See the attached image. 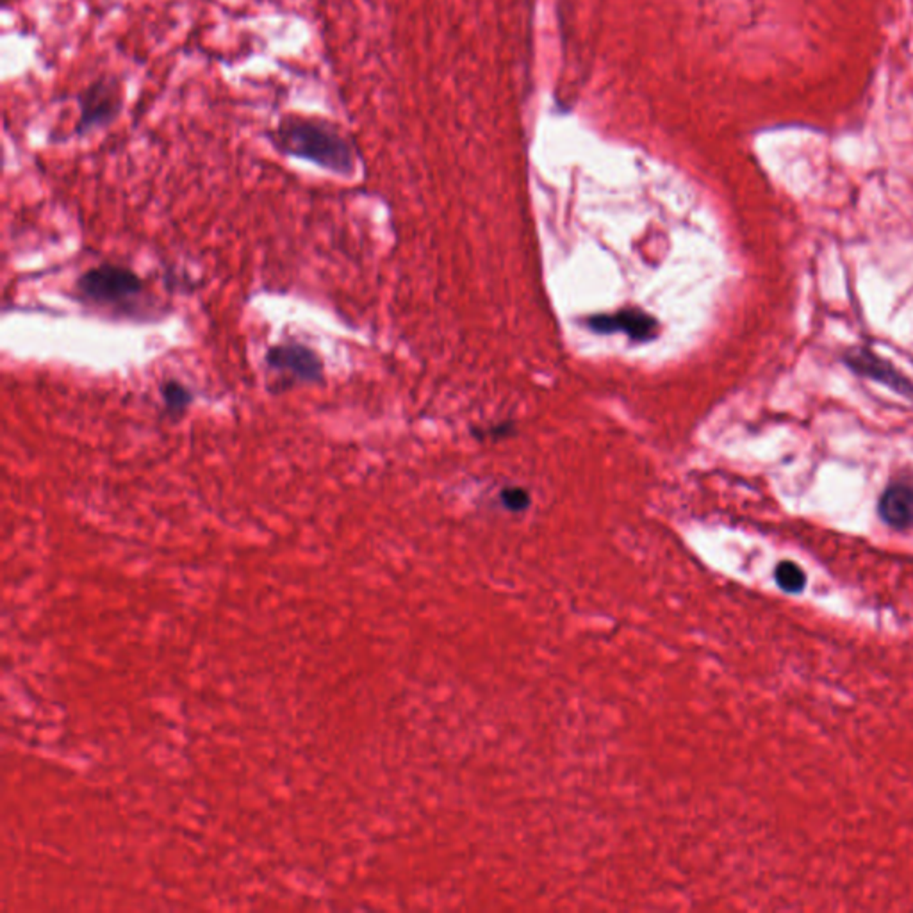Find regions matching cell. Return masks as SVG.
<instances>
[{"instance_id":"obj_1","label":"cell","mask_w":913,"mask_h":913,"mask_svg":"<svg viewBox=\"0 0 913 913\" xmlns=\"http://www.w3.org/2000/svg\"><path fill=\"white\" fill-rule=\"evenodd\" d=\"M267 138L278 154L309 161L334 176L354 177L357 170L356 147L336 123L325 118L284 114Z\"/></svg>"},{"instance_id":"obj_2","label":"cell","mask_w":913,"mask_h":913,"mask_svg":"<svg viewBox=\"0 0 913 913\" xmlns=\"http://www.w3.org/2000/svg\"><path fill=\"white\" fill-rule=\"evenodd\" d=\"M76 102L79 116L74 125V134L85 138L107 129L120 116L123 109V85L116 76H98L77 93Z\"/></svg>"},{"instance_id":"obj_3","label":"cell","mask_w":913,"mask_h":913,"mask_svg":"<svg viewBox=\"0 0 913 913\" xmlns=\"http://www.w3.org/2000/svg\"><path fill=\"white\" fill-rule=\"evenodd\" d=\"M79 294L98 305L127 303L143 291L140 275L120 265H100L90 268L77 280Z\"/></svg>"},{"instance_id":"obj_4","label":"cell","mask_w":913,"mask_h":913,"mask_svg":"<svg viewBox=\"0 0 913 913\" xmlns=\"http://www.w3.org/2000/svg\"><path fill=\"white\" fill-rule=\"evenodd\" d=\"M267 366L278 375L285 387L293 384H321L325 367L321 357L307 345L280 343L267 352Z\"/></svg>"},{"instance_id":"obj_5","label":"cell","mask_w":913,"mask_h":913,"mask_svg":"<svg viewBox=\"0 0 913 913\" xmlns=\"http://www.w3.org/2000/svg\"><path fill=\"white\" fill-rule=\"evenodd\" d=\"M844 359H845V365L849 366L854 373L872 378L876 382H881L883 385H887L889 389H892L899 394L913 396L912 382L901 371H898L894 366L883 361L876 354H872L865 348H854V350L847 352Z\"/></svg>"},{"instance_id":"obj_6","label":"cell","mask_w":913,"mask_h":913,"mask_svg":"<svg viewBox=\"0 0 913 913\" xmlns=\"http://www.w3.org/2000/svg\"><path fill=\"white\" fill-rule=\"evenodd\" d=\"M591 329L601 334L625 332L637 341H647L656 334L658 323L646 312L640 311H621L612 316H594L591 320Z\"/></svg>"},{"instance_id":"obj_7","label":"cell","mask_w":913,"mask_h":913,"mask_svg":"<svg viewBox=\"0 0 913 913\" xmlns=\"http://www.w3.org/2000/svg\"><path fill=\"white\" fill-rule=\"evenodd\" d=\"M880 514L883 521L894 529L905 530L913 527V487L907 484L890 485L880 500Z\"/></svg>"},{"instance_id":"obj_8","label":"cell","mask_w":913,"mask_h":913,"mask_svg":"<svg viewBox=\"0 0 913 913\" xmlns=\"http://www.w3.org/2000/svg\"><path fill=\"white\" fill-rule=\"evenodd\" d=\"M161 398H163V403H165V409L167 412L172 416V418H179L185 412V409L191 405L193 402V394L191 391L184 385L183 382L179 380H167L161 384Z\"/></svg>"},{"instance_id":"obj_9","label":"cell","mask_w":913,"mask_h":913,"mask_svg":"<svg viewBox=\"0 0 913 913\" xmlns=\"http://www.w3.org/2000/svg\"><path fill=\"white\" fill-rule=\"evenodd\" d=\"M774 576H776L778 585H780L783 591L792 592V594H794V592H801V591H803V587H805V583H807V574H805V571H803L798 564L789 562V560H787V562L778 564Z\"/></svg>"},{"instance_id":"obj_10","label":"cell","mask_w":913,"mask_h":913,"mask_svg":"<svg viewBox=\"0 0 913 913\" xmlns=\"http://www.w3.org/2000/svg\"><path fill=\"white\" fill-rule=\"evenodd\" d=\"M502 500L507 509L511 511H525L530 505V496L525 489H505L502 493Z\"/></svg>"}]
</instances>
